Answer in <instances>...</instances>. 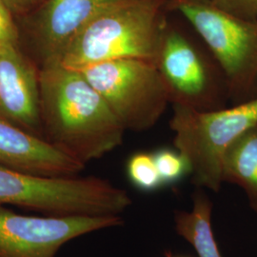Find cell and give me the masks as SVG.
Segmentation results:
<instances>
[{
	"label": "cell",
	"instance_id": "6da1fadb",
	"mask_svg": "<svg viewBox=\"0 0 257 257\" xmlns=\"http://www.w3.org/2000/svg\"><path fill=\"white\" fill-rule=\"evenodd\" d=\"M44 138L84 165L119 147L126 128L79 71L39 68Z\"/></svg>",
	"mask_w": 257,
	"mask_h": 257
},
{
	"label": "cell",
	"instance_id": "7a4b0ae2",
	"mask_svg": "<svg viewBox=\"0 0 257 257\" xmlns=\"http://www.w3.org/2000/svg\"><path fill=\"white\" fill-rule=\"evenodd\" d=\"M167 1L131 0L104 13L75 37L59 64L77 71L118 59L156 64Z\"/></svg>",
	"mask_w": 257,
	"mask_h": 257
},
{
	"label": "cell",
	"instance_id": "3957f363",
	"mask_svg": "<svg viewBox=\"0 0 257 257\" xmlns=\"http://www.w3.org/2000/svg\"><path fill=\"white\" fill-rule=\"evenodd\" d=\"M51 216L120 215L132 205L126 191L96 176H46L0 166V206Z\"/></svg>",
	"mask_w": 257,
	"mask_h": 257
},
{
	"label": "cell",
	"instance_id": "277c9868",
	"mask_svg": "<svg viewBox=\"0 0 257 257\" xmlns=\"http://www.w3.org/2000/svg\"><path fill=\"white\" fill-rule=\"evenodd\" d=\"M172 106L174 145L186 158L193 183L218 192L224 183L223 162L228 150L257 125V97L218 110Z\"/></svg>",
	"mask_w": 257,
	"mask_h": 257
},
{
	"label": "cell",
	"instance_id": "5b68a950",
	"mask_svg": "<svg viewBox=\"0 0 257 257\" xmlns=\"http://www.w3.org/2000/svg\"><path fill=\"white\" fill-rule=\"evenodd\" d=\"M193 26L224 74L233 104L257 97V20L240 19L209 0H168Z\"/></svg>",
	"mask_w": 257,
	"mask_h": 257
},
{
	"label": "cell",
	"instance_id": "8992f818",
	"mask_svg": "<svg viewBox=\"0 0 257 257\" xmlns=\"http://www.w3.org/2000/svg\"><path fill=\"white\" fill-rule=\"evenodd\" d=\"M101 95L124 128H153L170 104L156 64L140 59H118L78 70Z\"/></svg>",
	"mask_w": 257,
	"mask_h": 257
},
{
	"label": "cell",
	"instance_id": "52a82bcc",
	"mask_svg": "<svg viewBox=\"0 0 257 257\" xmlns=\"http://www.w3.org/2000/svg\"><path fill=\"white\" fill-rule=\"evenodd\" d=\"M156 65L172 105L212 110L225 108L230 100L226 79L214 58L168 21Z\"/></svg>",
	"mask_w": 257,
	"mask_h": 257
},
{
	"label": "cell",
	"instance_id": "ba28073f",
	"mask_svg": "<svg viewBox=\"0 0 257 257\" xmlns=\"http://www.w3.org/2000/svg\"><path fill=\"white\" fill-rule=\"evenodd\" d=\"M122 224L121 215H27L0 206V257H55L73 239Z\"/></svg>",
	"mask_w": 257,
	"mask_h": 257
},
{
	"label": "cell",
	"instance_id": "9c48e42d",
	"mask_svg": "<svg viewBox=\"0 0 257 257\" xmlns=\"http://www.w3.org/2000/svg\"><path fill=\"white\" fill-rule=\"evenodd\" d=\"M131 0H45L28 27L40 67L59 64L66 49L92 20Z\"/></svg>",
	"mask_w": 257,
	"mask_h": 257
},
{
	"label": "cell",
	"instance_id": "30bf717a",
	"mask_svg": "<svg viewBox=\"0 0 257 257\" xmlns=\"http://www.w3.org/2000/svg\"><path fill=\"white\" fill-rule=\"evenodd\" d=\"M0 120L44 138L39 69L19 43L0 44Z\"/></svg>",
	"mask_w": 257,
	"mask_h": 257
},
{
	"label": "cell",
	"instance_id": "8fae6325",
	"mask_svg": "<svg viewBox=\"0 0 257 257\" xmlns=\"http://www.w3.org/2000/svg\"><path fill=\"white\" fill-rule=\"evenodd\" d=\"M0 166L35 175L73 176L86 165L46 139L0 120Z\"/></svg>",
	"mask_w": 257,
	"mask_h": 257
},
{
	"label": "cell",
	"instance_id": "7c38bea8",
	"mask_svg": "<svg viewBox=\"0 0 257 257\" xmlns=\"http://www.w3.org/2000/svg\"><path fill=\"white\" fill-rule=\"evenodd\" d=\"M223 182L240 187L257 212V125L228 150L223 162Z\"/></svg>",
	"mask_w": 257,
	"mask_h": 257
},
{
	"label": "cell",
	"instance_id": "4fadbf2b",
	"mask_svg": "<svg viewBox=\"0 0 257 257\" xmlns=\"http://www.w3.org/2000/svg\"><path fill=\"white\" fill-rule=\"evenodd\" d=\"M212 203L201 190L193 195L191 211L175 212V228L178 235L189 242L198 257H223L211 230Z\"/></svg>",
	"mask_w": 257,
	"mask_h": 257
},
{
	"label": "cell",
	"instance_id": "5bb4252c",
	"mask_svg": "<svg viewBox=\"0 0 257 257\" xmlns=\"http://www.w3.org/2000/svg\"><path fill=\"white\" fill-rule=\"evenodd\" d=\"M126 172L130 182L139 191L155 192L164 185L156 167L154 153L138 152L132 155L127 161Z\"/></svg>",
	"mask_w": 257,
	"mask_h": 257
},
{
	"label": "cell",
	"instance_id": "9a60e30c",
	"mask_svg": "<svg viewBox=\"0 0 257 257\" xmlns=\"http://www.w3.org/2000/svg\"><path fill=\"white\" fill-rule=\"evenodd\" d=\"M156 167L163 184L178 182L184 175L190 174L189 164L177 150L160 149L154 153Z\"/></svg>",
	"mask_w": 257,
	"mask_h": 257
},
{
	"label": "cell",
	"instance_id": "2e32d148",
	"mask_svg": "<svg viewBox=\"0 0 257 257\" xmlns=\"http://www.w3.org/2000/svg\"><path fill=\"white\" fill-rule=\"evenodd\" d=\"M213 5L240 19L257 20V0H209Z\"/></svg>",
	"mask_w": 257,
	"mask_h": 257
},
{
	"label": "cell",
	"instance_id": "e0dca14e",
	"mask_svg": "<svg viewBox=\"0 0 257 257\" xmlns=\"http://www.w3.org/2000/svg\"><path fill=\"white\" fill-rule=\"evenodd\" d=\"M5 43H19V31L14 14L3 0H0V44Z\"/></svg>",
	"mask_w": 257,
	"mask_h": 257
},
{
	"label": "cell",
	"instance_id": "ac0fdd59",
	"mask_svg": "<svg viewBox=\"0 0 257 257\" xmlns=\"http://www.w3.org/2000/svg\"><path fill=\"white\" fill-rule=\"evenodd\" d=\"M45 0H3L14 15H24L39 7Z\"/></svg>",
	"mask_w": 257,
	"mask_h": 257
},
{
	"label": "cell",
	"instance_id": "d6986e66",
	"mask_svg": "<svg viewBox=\"0 0 257 257\" xmlns=\"http://www.w3.org/2000/svg\"><path fill=\"white\" fill-rule=\"evenodd\" d=\"M165 257H187V256H182V255H175V254H173L172 252H170V251H167L166 252Z\"/></svg>",
	"mask_w": 257,
	"mask_h": 257
}]
</instances>
